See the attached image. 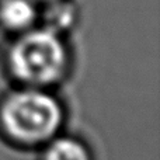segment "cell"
I'll list each match as a JSON object with an SVG mask.
<instances>
[{"label":"cell","mask_w":160,"mask_h":160,"mask_svg":"<svg viewBox=\"0 0 160 160\" xmlns=\"http://www.w3.org/2000/svg\"><path fill=\"white\" fill-rule=\"evenodd\" d=\"M2 118L14 138L35 142L49 138L58 129L62 111L53 97L42 91L27 90L13 94L4 102Z\"/></svg>","instance_id":"cell-1"},{"label":"cell","mask_w":160,"mask_h":160,"mask_svg":"<svg viewBox=\"0 0 160 160\" xmlns=\"http://www.w3.org/2000/svg\"><path fill=\"white\" fill-rule=\"evenodd\" d=\"M66 63V51L58 34L51 28L21 37L10 53L13 73L28 83L44 84L61 76Z\"/></svg>","instance_id":"cell-2"},{"label":"cell","mask_w":160,"mask_h":160,"mask_svg":"<svg viewBox=\"0 0 160 160\" xmlns=\"http://www.w3.org/2000/svg\"><path fill=\"white\" fill-rule=\"evenodd\" d=\"M35 8L30 0H4L0 6V20L10 28H24L32 22Z\"/></svg>","instance_id":"cell-3"},{"label":"cell","mask_w":160,"mask_h":160,"mask_svg":"<svg viewBox=\"0 0 160 160\" xmlns=\"http://www.w3.org/2000/svg\"><path fill=\"white\" fill-rule=\"evenodd\" d=\"M45 160H88V153L82 143L62 138L48 148Z\"/></svg>","instance_id":"cell-4"},{"label":"cell","mask_w":160,"mask_h":160,"mask_svg":"<svg viewBox=\"0 0 160 160\" xmlns=\"http://www.w3.org/2000/svg\"><path fill=\"white\" fill-rule=\"evenodd\" d=\"M52 22L59 28L69 25L72 22V10L69 7L56 8L52 13Z\"/></svg>","instance_id":"cell-5"}]
</instances>
